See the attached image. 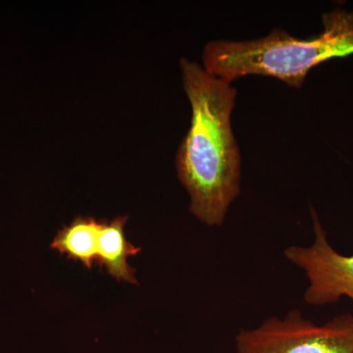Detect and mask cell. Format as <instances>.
Listing matches in <instances>:
<instances>
[{"mask_svg": "<svg viewBox=\"0 0 353 353\" xmlns=\"http://www.w3.org/2000/svg\"><path fill=\"white\" fill-rule=\"evenodd\" d=\"M180 64L192 122L176 153V171L190 212L208 226H222L241 192V153L231 123L236 90L196 62L182 58Z\"/></svg>", "mask_w": 353, "mask_h": 353, "instance_id": "1", "label": "cell"}, {"mask_svg": "<svg viewBox=\"0 0 353 353\" xmlns=\"http://www.w3.org/2000/svg\"><path fill=\"white\" fill-rule=\"evenodd\" d=\"M324 31L307 39L282 29L253 41H214L204 48L203 67L232 83L248 75L274 77L301 88L313 67L353 53V11L334 9L323 14Z\"/></svg>", "mask_w": 353, "mask_h": 353, "instance_id": "2", "label": "cell"}, {"mask_svg": "<svg viewBox=\"0 0 353 353\" xmlns=\"http://www.w3.org/2000/svg\"><path fill=\"white\" fill-rule=\"evenodd\" d=\"M234 353H353V316L316 325L294 309L284 318L273 316L256 328L241 330Z\"/></svg>", "mask_w": 353, "mask_h": 353, "instance_id": "3", "label": "cell"}, {"mask_svg": "<svg viewBox=\"0 0 353 353\" xmlns=\"http://www.w3.org/2000/svg\"><path fill=\"white\" fill-rule=\"evenodd\" d=\"M310 211L314 241L308 246H289L284 252L285 259L307 278L304 301L313 306L336 303L343 296L353 301V254L334 250L314 208Z\"/></svg>", "mask_w": 353, "mask_h": 353, "instance_id": "4", "label": "cell"}, {"mask_svg": "<svg viewBox=\"0 0 353 353\" xmlns=\"http://www.w3.org/2000/svg\"><path fill=\"white\" fill-rule=\"evenodd\" d=\"M127 217H117L110 222H102L97 245V263L105 267L108 273L118 281L137 284L134 270L128 264V257L141 252L127 241L124 228Z\"/></svg>", "mask_w": 353, "mask_h": 353, "instance_id": "5", "label": "cell"}, {"mask_svg": "<svg viewBox=\"0 0 353 353\" xmlns=\"http://www.w3.org/2000/svg\"><path fill=\"white\" fill-rule=\"evenodd\" d=\"M102 222L94 218L77 217L58 232L51 248L90 269L97 263V245Z\"/></svg>", "mask_w": 353, "mask_h": 353, "instance_id": "6", "label": "cell"}]
</instances>
